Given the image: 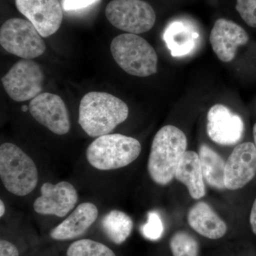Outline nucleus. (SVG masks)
I'll return each instance as SVG.
<instances>
[{
  "label": "nucleus",
  "mask_w": 256,
  "mask_h": 256,
  "mask_svg": "<svg viewBox=\"0 0 256 256\" xmlns=\"http://www.w3.org/2000/svg\"><path fill=\"white\" fill-rule=\"evenodd\" d=\"M66 256H117L105 244L92 240L80 239L72 242L67 249Z\"/></svg>",
  "instance_id": "412c9836"
},
{
  "label": "nucleus",
  "mask_w": 256,
  "mask_h": 256,
  "mask_svg": "<svg viewBox=\"0 0 256 256\" xmlns=\"http://www.w3.org/2000/svg\"><path fill=\"white\" fill-rule=\"evenodd\" d=\"M0 44L12 54L32 60L44 53L46 44L36 28L28 20L12 18L0 28Z\"/></svg>",
  "instance_id": "423d86ee"
},
{
  "label": "nucleus",
  "mask_w": 256,
  "mask_h": 256,
  "mask_svg": "<svg viewBox=\"0 0 256 256\" xmlns=\"http://www.w3.org/2000/svg\"><path fill=\"white\" fill-rule=\"evenodd\" d=\"M106 16L114 28L134 34L149 32L156 22L152 6L143 0H112Z\"/></svg>",
  "instance_id": "0eeeda50"
},
{
  "label": "nucleus",
  "mask_w": 256,
  "mask_h": 256,
  "mask_svg": "<svg viewBox=\"0 0 256 256\" xmlns=\"http://www.w3.org/2000/svg\"><path fill=\"white\" fill-rule=\"evenodd\" d=\"M28 110L38 124L56 134L64 136L70 131L68 110L60 96L42 92L31 100Z\"/></svg>",
  "instance_id": "1a4fd4ad"
},
{
  "label": "nucleus",
  "mask_w": 256,
  "mask_h": 256,
  "mask_svg": "<svg viewBox=\"0 0 256 256\" xmlns=\"http://www.w3.org/2000/svg\"><path fill=\"white\" fill-rule=\"evenodd\" d=\"M78 196L74 185L68 182L53 184L46 182L41 188V196L34 202V210L38 214L66 216L78 202Z\"/></svg>",
  "instance_id": "9b49d317"
},
{
  "label": "nucleus",
  "mask_w": 256,
  "mask_h": 256,
  "mask_svg": "<svg viewBox=\"0 0 256 256\" xmlns=\"http://www.w3.org/2000/svg\"><path fill=\"white\" fill-rule=\"evenodd\" d=\"M200 34L183 20H175L168 25L163 38L173 57L190 54L196 46Z\"/></svg>",
  "instance_id": "f3484780"
},
{
  "label": "nucleus",
  "mask_w": 256,
  "mask_h": 256,
  "mask_svg": "<svg viewBox=\"0 0 256 256\" xmlns=\"http://www.w3.org/2000/svg\"><path fill=\"white\" fill-rule=\"evenodd\" d=\"M15 4L42 37L52 36L62 25L63 11L58 0H15Z\"/></svg>",
  "instance_id": "9d476101"
},
{
  "label": "nucleus",
  "mask_w": 256,
  "mask_h": 256,
  "mask_svg": "<svg viewBox=\"0 0 256 256\" xmlns=\"http://www.w3.org/2000/svg\"><path fill=\"white\" fill-rule=\"evenodd\" d=\"M188 220L191 228L205 238L216 240L226 234V224L205 202H198L192 207Z\"/></svg>",
  "instance_id": "dca6fc26"
},
{
  "label": "nucleus",
  "mask_w": 256,
  "mask_h": 256,
  "mask_svg": "<svg viewBox=\"0 0 256 256\" xmlns=\"http://www.w3.org/2000/svg\"><path fill=\"white\" fill-rule=\"evenodd\" d=\"M236 9L246 24L256 28V0H236Z\"/></svg>",
  "instance_id": "b1692460"
},
{
  "label": "nucleus",
  "mask_w": 256,
  "mask_h": 256,
  "mask_svg": "<svg viewBox=\"0 0 256 256\" xmlns=\"http://www.w3.org/2000/svg\"><path fill=\"white\" fill-rule=\"evenodd\" d=\"M142 232L149 240H156L161 238L164 232V225L158 213L151 212L148 214V222L142 227Z\"/></svg>",
  "instance_id": "5701e85b"
},
{
  "label": "nucleus",
  "mask_w": 256,
  "mask_h": 256,
  "mask_svg": "<svg viewBox=\"0 0 256 256\" xmlns=\"http://www.w3.org/2000/svg\"><path fill=\"white\" fill-rule=\"evenodd\" d=\"M98 1L99 0H64L63 6L66 11H76L86 8Z\"/></svg>",
  "instance_id": "393cba45"
},
{
  "label": "nucleus",
  "mask_w": 256,
  "mask_h": 256,
  "mask_svg": "<svg viewBox=\"0 0 256 256\" xmlns=\"http://www.w3.org/2000/svg\"><path fill=\"white\" fill-rule=\"evenodd\" d=\"M200 161H201L204 178L212 188L223 190L226 188V163L222 158L206 144H202L200 148Z\"/></svg>",
  "instance_id": "6ab92c4d"
},
{
  "label": "nucleus",
  "mask_w": 256,
  "mask_h": 256,
  "mask_svg": "<svg viewBox=\"0 0 256 256\" xmlns=\"http://www.w3.org/2000/svg\"><path fill=\"white\" fill-rule=\"evenodd\" d=\"M206 130L210 139L217 144L233 146L242 138L244 121L226 106L216 104L207 114Z\"/></svg>",
  "instance_id": "f8f14e48"
},
{
  "label": "nucleus",
  "mask_w": 256,
  "mask_h": 256,
  "mask_svg": "<svg viewBox=\"0 0 256 256\" xmlns=\"http://www.w3.org/2000/svg\"><path fill=\"white\" fill-rule=\"evenodd\" d=\"M0 178L10 193L26 196L36 188L38 170L33 160L11 142L0 146Z\"/></svg>",
  "instance_id": "20e7f679"
},
{
  "label": "nucleus",
  "mask_w": 256,
  "mask_h": 256,
  "mask_svg": "<svg viewBox=\"0 0 256 256\" xmlns=\"http://www.w3.org/2000/svg\"><path fill=\"white\" fill-rule=\"evenodd\" d=\"M142 150L136 138L121 134H108L96 138L86 150L89 164L101 171L120 169L133 162Z\"/></svg>",
  "instance_id": "7ed1b4c3"
},
{
  "label": "nucleus",
  "mask_w": 256,
  "mask_h": 256,
  "mask_svg": "<svg viewBox=\"0 0 256 256\" xmlns=\"http://www.w3.org/2000/svg\"><path fill=\"white\" fill-rule=\"evenodd\" d=\"M110 50L118 65L130 75L148 77L158 72L156 50L138 34H122L114 37Z\"/></svg>",
  "instance_id": "39448f33"
},
{
  "label": "nucleus",
  "mask_w": 256,
  "mask_h": 256,
  "mask_svg": "<svg viewBox=\"0 0 256 256\" xmlns=\"http://www.w3.org/2000/svg\"><path fill=\"white\" fill-rule=\"evenodd\" d=\"M248 40L242 26L226 18L216 20L210 34L212 50L218 60L226 63L232 62L238 47L246 44Z\"/></svg>",
  "instance_id": "4468645a"
},
{
  "label": "nucleus",
  "mask_w": 256,
  "mask_h": 256,
  "mask_svg": "<svg viewBox=\"0 0 256 256\" xmlns=\"http://www.w3.org/2000/svg\"><path fill=\"white\" fill-rule=\"evenodd\" d=\"M186 148L188 139L178 128L166 126L156 132L148 163V172L154 183L165 186L172 181Z\"/></svg>",
  "instance_id": "f03ea898"
},
{
  "label": "nucleus",
  "mask_w": 256,
  "mask_h": 256,
  "mask_svg": "<svg viewBox=\"0 0 256 256\" xmlns=\"http://www.w3.org/2000/svg\"><path fill=\"white\" fill-rule=\"evenodd\" d=\"M175 178L186 186L194 200H200L206 194L201 161L195 152H185L178 165Z\"/></svg>",
  "instance_id": "a211bd4d"
},
{
  "label": "nucleus",
  "mask_w": 256,
  "mask_h": 256,
  "mask_svg": "<svg viewBox=\"0 0 256 256\" xmlns=\"http://www.w3.org/2000/svg\"><path fill=\"white\" fill-rule=\"evenodd\" d=\"M44 82L41 66L28 60H18L2 78L5 92L16 102L32 100L41 94Z\"/></svg>",
  "instance_id": "6e6552de"
},
{
  "label": "nucleus",
  "mask_w": 256,
  "mask_h": 256,
  "mask_svg": "<svg viewBox=\"0 0 256 256\" xmlns=\"http://www.w3.org/2000/svg\"><path fill=\"white\" fill-rule=\"evenodd\" d=\"M5 213V205L2 200L0 201V217H2Z\"/></svg>",
  "instance_id": "cd10ccee"
},
{
  "label": "nucleus",
  "mask_w": 256,
  "mask_h": 256,
  "mask_svg": "<svg viewBox=\"0 0 256 256\" xmlns=\"http://www.w3.org/2000/svg\"><path fill=\"white\" fill-rule=\"evenodd\" d=\"M0 256H20V252L14 244L4 239H1Z\"/></svg>",
  "instance_id": "a878e982"
},
{
  "label": "nucleus",
  "mask_w": 256,
  "mask_h": 256,
  "mask_svg": "<svg viewBox=\"0 0 256 256\" xmlns=\"http://www.w3.org/2000/svg\"><path fill=\"white\" fill-rule=\"evenodd\" d=\"M252 133H254V146H255L256 151V124H254V130H252Z\"/></svg>",
  "instance_id": "c85d7f7f"
},
{
  "label": "nucleus",
  "mask_w": 256,
  "mask_h": 256,
  "mask_svg": "<svg viewBox=\"0 0 256 256\" xmlns=\"http://www.w3.org/2000/svg\"><path fill=\"white\" fill-rule=\"evenodd\" d=\"M129 108L124 101L104 92H89L79 106L78 122L88 136L109 134L128 118Z\"/></svg>",
  "instance_id": "f257e3e1"
},
{
  "label": "nucleus",
  "mask_w": 256,
  "mask_h": 256,
  "mask_svg": "<svg viewBox=\"0 0 256 256\" xmlns=\"http://www.w3.org/2000/svg\"><path fill=\"white\" fill-rule=\"evenodd\" d=\"M170 246L173 256H198V242L188 232L175 233L170 239Z\"/></svg>",
  "instance_id": "4be33fe9"
},
{
  "label": "nucleus",
  "mask_w": 256,
  "mask_h": 256,
  "mask_svg": "<svg viewBox=\"0 0 256 256\" xmlns=\"http://www.w3.org/2000/svg\"><path fill=\"white\" fill-rule=\"evenodd\" d=\"M101 225L107 238L117 245H120L127 240L133 228L130 216L119 210H112L106 214Z\"/></svg>",
  "instance_id": "aec40b11"
},
{
  "label": "nucleus",
  "mask_w": 256,
  "mask_h": 256,
  "mask_svg": "<svg viewBox=\"0 0 256 256\" xmlns=\"http://www.w3.org/2000/svg\"><path fill=\"white\" fill-rule=\"evenodd\" d=\"M250 224L252 232L256 235V198L252 204L250 215Z\"/></svg>",
  "instance_id": "bb28decb"
},
{
  "label": "nucleus",
  "mask_w": 256,
  "mask_h": 256,
  "mask_svg": "<svg viewBox=\"0 0 256 256\" xmlns=\"http://www.w3.org/2000/svg\"><path fill=\"white\" fill-rule=\"evenodd\" d=\"M98 216V210L94 204H80L63 222L50 230V238L56 240L78 238L95 223Z\"/></svg>",
  "instance_id": "2eb2a0df"
},
{
  "label": "nucleus",
  "mask_w": 256,
  "mask_h": 256,
  "mask_svg": "<svg viewBox=\"0 0 256 256\" xmlns=\"http://www.w3.org/2000/svg\"><path fill=\"white\" fill-rule=\"evenodd\" d=\"M256 151L254 143H240L228 156L225 168L226 188L240 190L255 178Z\"/></svg>",
  "instance_id": "ddd939ff"
},
{
  "label": "nucleus",
  "mask_w": 256,
  "mask_h": 256,
  "mask_svg": "<svg viewBox=\"0 0 256 256\" xmlns=\"http://www.w3.org/2000/svg\"><path fill=\"white\" fill-rule=\"evenodd\" d=\"M28 108V107H26V106H22V110H24V111L26 110V109H28V108Z\"/></svg>",
  "instance_id": "c756f323"
}]
</instances>
